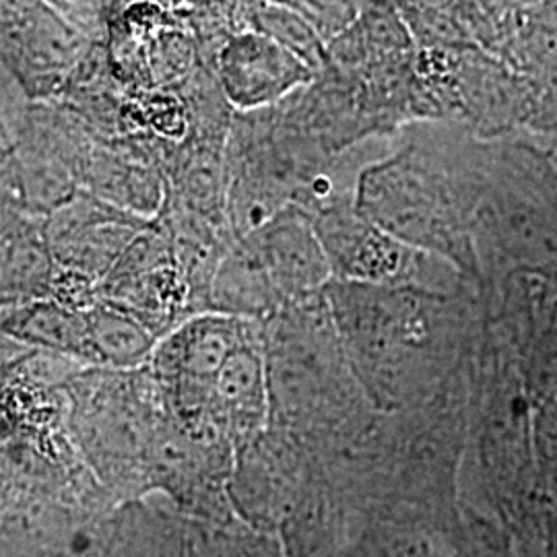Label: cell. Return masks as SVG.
I'll list each match as a JSON object with an SVG mask.
<instances>
[{
  "mask_svg": "<svg viewBox=\"0 0 557 557\" xmlns=\"http://www.w3.org/2000/svg\"><path fill=\"white\" fill-rule=\"evenodd\" d=\"M324 298L347 366L380 411L425 403L453 363L455 304L418 285L329 281Z\"/></svg>",
  "mask_w": 557,
  "mask_h": 557,
  "instance_id": "cell-1",
  "label": "cell"
},
{
  "mask_svg": "<svg viewBox=\"0 0 557 557\" xmlns=\"http://www.w3.org/2000/svg\"><path fill=\"white\" fill-rule=\"evenodd\" d=\"M475 244H487L512 273L557 283V200L524 180H490L475 211Z\"/></svg>",
  "mask_w": 557,
  "mask_h": 557,
  "instance_id": "cell-5",
  "label": "cell"
},
{
  "mask_svg": "<svg viewBox=\"0 0 557 557\" xmlns=\"http://www.w3.org/2000/svg\"><path fill=\"white\" fill-rule=\"evenodd\" d=\"M230 108L239 114L275 108L317 79L314 71L255 29L232 32L213 64Z\"/></svg>",
  "mask_w": 557,
  "mask_h": 557,
  "instance_id": "cell-8",
  "label": "cell"
},
{
  "mask_svg": "<svg viewBox=\"0 0 557 557\" xmlns=\"http://www.w3.org/2000/svg\"><path fill=\"white\" fill-rule=\"evenodd\" d=\"M479 197L481 190H469L411 145L366 165L351 200L363 220L391 238L481 283L475 244Z\"/></svg>",
  "mask_w": 557,
  "mask_h": 557,
  "instance_id": "cell-2",
  "label": "cell"
},
{
  "mask_svg": "<svg viewBox=\"0 0 557 557\" xmlns=\"http://www.w3.org/2000/svg\"><path fill=\"white\" fill-rule=\"evenodd\" d=\"M54 273L44 218L0 202V310L50 299Z\"/></svg>",
  "mask_w": 557,
  "mask_h": 557,
  "instance_id": "cell-11",
  "label": "cell"
},
{
  "mask_svg": "<svg viewBox=\"0 0 557 557\" xmlns=\"http://www.w3.org/2000/svg\"><path fill=\"white\" fill-rule=\"evenodd\" d=\"M312 223L335 281L361 285H421V264L430 259L363 220L351 199L324 200ZM331 278V281H333Z\"/></svg>",
  "mask_w": 557,
  "mask_h": 557,
  "instance_id": "cell-6",
  "label": "cell"
},
{
  "mask_svg": "<svg viewBox=\"0 0 557 557\" xmlns=\"http://www.w3.org/2000/svg\"><path fill=\"white\" fill-rule=\"evenodd\" d=\"M83 188L143 220H156L165 200L161 140L116 137L94 143Z\"/></svg>",
  "mask_w": 557,
  "mask_h": 557,
  "instance_id": "cell-9",
  "label": "cell"
},
{
  "mask_svg": "<svg viewBox=\"0 0 557 557\" xmlns=\"http://www.w3.org/2000/svg\"><path fill=\"white\" fill-rule=\"evenodd\" d=\"M87 320L91 366L133 372L153 358L158 338L128 314L98 301L87 310Z\"/></svg>",
  "mask_w": 557,
  "mask_h": 557,
  "instance_id": "cell-15",
  "label": "cell"
},
{
  "mask_svg": "<svg viewBox=\"0 0 557 557\" xmlns=\"http://www.w3.org/2000/svg\"><path fill=\"white\" fill-rule=\"evenodd\" d=\"M153 220H143L94 197L85 188L44 218L54 262L101 283L126 246Z\"/></svg>",
  "mask_w": 557,
  "mask_h": 557,
  "instance_id": "cell-7",
  "label": "cell"
},
{
  "mask_svg": "<svg viewBox=\"0 0 557 557\" xmlns=\"http://www.w3.org/2000/svg\"><path fill=\"white\" fill-rule=\"evenodd\" d=\"M94 44L57 4L0 2V64L29 103L59 100Z\"/></svg>",
  "mask_w": 557,
  "mask_h": 557,
  "instance_id": "cell-3",
  "label": "cell"
},
{
  "mask_svg": "<svg viewBox=\"0 0 557 557\" xmlns=\"http://www.w3.org/2000/svg\"><path fill=\"white\" fill-rule=\"evenodd\" d=\"M100 301L137 320L158 341L195 317L168 232L158 218L101 278Z\"/></svg>",
  "mask_w": 557,
  "mask_h": 557,
  "instance_id": "cell-4",
  "label": "cell"
},
{
  "mask_svg": "<svg viewBox=\"0 0 557 557\" xmlns=\"http://www.w3.org/2000/svg\"><path fill=\"white\" fill-rule=\"evenodd\" d=\"M556 310H557V296H556Z\"/></svg>",
  "mask_w": 557,
  "mask_h": 557,
  "instance_id": "cell-18",
  "label": "cell"
},
{
  "mask_svg": "<svg viewBox=\"0 0 557 557\" xmlns=\"http://www.w3.org/2000/svg\"><path fill=\"white\" fill-rule=\"evenodd\" d=\"M269 379L262 335L242 343L225 359L213 384V409L225 434L248 440L269 419Z\"/></svg>",
  "mask_w": 557,
  "mask_h": 557,
  "instance_id": "cell-12",
  "label": "cell"
},
{
  "mask_svg": "<svg viewBox=\"0 0 557 557\" xmlns=\"http://www.w3.org/2000/svg\"><path fill=\"white\" fill-rule=\"evenodd\" d=\"M244 239L259 255L281 306L317 296L333 278L312 215L298 205L283 207Z\"/></svg>",
  "mask_w": 557,
  "mask_h": 557,
  "instance_id": "cell-10",
  "label": "cell"
},
{
  "mask_svg": "<svg viewBox=\"0 0 557 557\" xmlns=\"http://www.w3.org/2000/svg\"><path fill=\"white\" fill-rule=\"evenodd\" d=\"M0 331L27 349L91 363L87 312L50 299L34 301L0 310Z\"/></svg>",
  "mask_w": 557,
  "mask_h": 557,
  "instance_id": "cell-14",
  "label": "cell"
},
{
  "mask_svg": "<svg viewBox=\"0 0 557 557\" xmlns=\"http://www.w3.org/2000/svg\"><path fill=\"white\" fill-rule=\"evenodd\" d=\"M234 13L238 29H255L277 41L278 46L298 57L306 66H310L314 75H320L329 66L326 46L289 4L239 2L234 4Z\"/></svg>",
  "mask_w": 557,
  "mask_h": 557,
  "instance_id": "cell-16",
  "label": "cell"
},
{
  "mask_svg": "<svg viewBox=\"0 0 557 557\" xmlns=\"http://www.w3.org/2000/svg\"><path fill=\"white\" fill-rule=\"evenodd\" d=\"M317 32L324 46L337 40L359 17L358 4L341 2H287Z\"/></svg>",
  "mask_w": 557,
  "mask_h": 557,
  "instance_id": "cell-17",
  "label": "cell"
},
{
  "mask_svg": "<svg viewBox=\"0 0 557 557\" xmlns=\"http://www.w3.org/2000/svg\"><path fill=\"white\" fill-rule=\"evenodd\" d=\"M281 308L273 283L255 248L244 238L234 239L211 278L207 312L264 324Z\"/></svg>",
  "mask_w": 557,
  "mask_h": 557,
  "instance_id": "cell-13",
  "label": "cell"
}]
</instances>
